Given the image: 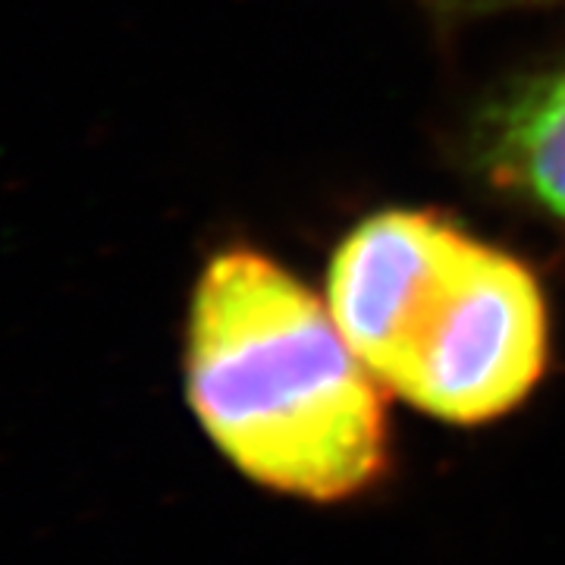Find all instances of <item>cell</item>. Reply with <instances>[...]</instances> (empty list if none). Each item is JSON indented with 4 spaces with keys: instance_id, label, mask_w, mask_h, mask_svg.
Wrapping results in <instances>:
<instances>
[{
    "instance_id": "cell-3",
    "label": "cell",
    "mask_w": 565,
    "mask_h": 565,
    "mask_svg": "<svg viewBox=\"0 0 565 565\" xmlns=\"http://www.w3.org/2000/svg\"><path fill=\"white\" fill-rule=\"evenodd\" d=\"M471 145L490 180L565 223V66L497 95Z\"/></svg>"
},
{
    "instance_id": "cell-4",
    "label": "cell",
    "mask_w": 565,
    "mask_h": 565,
    "mask_svg": "<svg viewBox=\"0 0 565 565\" xmlns=\"http://www.w3.org/2000/svg\"><path fill=\"white\" fill-rule=\"evenodd\" d=\"M434 13L446 20H465V17H484V13H500V10H515V7H531V3H546V0H427Z\"/></svg>"
},
{
    "instance_id": "cell-2",
    "label": "cell",
    "mask_w": 565,
    "mask_h": 565,
    "mask_svg": "<svg viewBox=\"0 0 565 565\" xmlns=\"http://www.w3.org/2000/svg\"><path fill=\"white\" fill-rule=\"evenodd\" d=\"M327 305L384 390L452 424L519 408L550 359L531 267L430 211L364 217L330 258Z\"/></svg>"
},
{
    "instance_id": "cell-1",
    "label": "cell",
    "mask_w": 565,
    "mask_h": 565,
    "mask_svg": "<svg viewBox=\"0 0 565 565\" xmlns=\"http://www.w3.org/2000/svg\"><path fill=\"white\" fill-rule=\"evenodd\" d=\"M182 364L207 440L255 484L337 503L381 478L384 384L274 258L233 245L204 264Z\"/></svg>"
}]
</instances>
